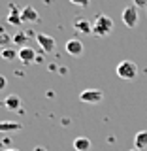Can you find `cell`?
<instances>
[{"label": "cell", "instance_id": "44dd1931", "mask_svg": "<svg viewBox=\"0 0 147 151\" xmlns=\"http://www.w3.org/2000/svg\"><path fill=\"white\" fill-rule=\"evenodd\" d=\"M49 70H51V72H57L59 68H57V64H49Z\"/></svg>", "mask_w": 147, "mask_h": 151}, {"label": "cell", "instance_id": "9a60e30c", "mask_svg": "<svg viewBox=\"0 0 147 151\" xmlns=\"http://www.w3.org/2000/svg\"><path fill=\"white\" fill-rule=\"evenodd\" d=\"M0 57H2L4 60H13V59H19V51H15L13 47H4V49L0 51Z\"/></svg>", "mask_w": 147, "mask_h": 151}, {"label": "cell", "instance_id": "9c48e42d", "mask_svg": "<svg viewBox=\"0 0 147 151\" xmlns=\"http://www.w3.org/2000/svg\"><path fill=\"white\" fill-rule=\"evenodd\" d=\"M21 19H23V23L28 21V23H38L40 21V15H38V12L32 6H25L21 9Z\"/></svg>", "mask_w": 147, "mask_h": 151}, {"label": "cell", "instance_id": "d4e9b609", "mask_svg": "<svg viewBox=\"0 0 147 151\" xmlns=\"http://www.w3.org/2000/svg\"><path fill=\"white\" fill-rule=\"evenodd\" d=\"M0 151H6V149H4V147H2V145H0Z\"/></svg>", "mask_w": 147, "mask_h": 151}, {"label": "cell", "instance_id": "6da1fadb", "mask_svg": "<svg viewBox=\"0 0 147 151\" xmlns=\"http://www.w3.org/2000/svg\"><path fill=\"white\" fill-rule=\"evenodd\" d=\"M111 32H113V19L110 15L98 13L93 23V34L98 38H104V36H110Z\"/></svg>", "mask_w": 147, "mask_h": 151}, {"label": "cell", "instance_id": "3957f363", "mask_svg": "<svg viewBox=\"0 0 147 151\" xmlns=\"http://www.w3.org/2000/svg\"><path fill=\"white\" fill-rule=\"evenodd\" d=\"M123 23H125L128 28H136L138 27V21H140V15H138V8L132 4V6H126L125 9H123Z\"/></svg>", "mask_w": 147, "mask_h": 151}, {"label": "cell", "instance_id": "603a6c76", "mask_svg": "<svg viewBox=\"0 0 147 151\" xmlns=\"http://www.w3.org/2000/svg\"><path fill=\"white\" fill-rule=\"evenodd\" d=\"M6 151H19V149H15V147H8Z\"/></svg>", "mask_w": 147, "mask_h": 151}, {"label": "cell", "instance_id": "7a4b0ae2", "mask_svg": "<svg viewBox=\"0 0 147 151\" xmlns=\"http://www.w3.org/2000/svg\"><path fill=\"white\" fill-rule=\"evenodd\" d=\"M115 74L119 76L121 79H126V81H132V79L138 76V64L134 63V60H121L119 64H117L115 68Z\"/></svg>", "mask_w": 147, "mask_h": 151}, {"label": "cell", "instance_id": "8fae6325", "mask_svg": "<svg viewBox=\"0 0 147 151\" xmlns=\"http://www.w3.org/2000/svg\"><path fill=\"white\" fill-rule=\"evenodd\" d=\"M91 140L87 138V136H77V138L74 140V149L75 151H89L91 149Z\"/></svg>", "mask_w": 147, "mask_h": 151}, {"label": "cell", "instance_id": "ba28073f", "mask_svg": "<svg viewBox=\"0 0 147 151\" xmlns=\"http://www.w3.org/2000/svg\"><path fill=\"white\" fill-rule=\"evenodd\" d=\"M74 28L77 32H81V34H93V23H89V19H85V17H77V19H74Z\"/></svg>", "mask_w": 147, "mask_h": 151}, {"label": "cell", "instance_id": "ac0fdd59", "mask_svg": "<svg viewBox=\"0 0 147 151\" xmlns=\"http://www.w3.org/2000/svg\"><path fill=\"white\" fill-rule=\"evenodd\" d=\"M6 87H8V79H6L4 74H0V91H4Z\"/></svg>", "mask_w": 147, "mask_h": 151}, {"label": "cell", "instance_id": "30bf717a", "mask_svg": "<svg viewBox=\"0 0 147 151\" xmlns=\"http://www.w3.org/2000/svg\"><path fill=\"white\" fill-rule=\"evenodd\" d=\"M19 106H21V98L17 96V94H8L6 98H4V108L9 111H15L19 110Z\"/></svg>", "mask_w": 147, "mask_h": 151}, {"label": "cell", "instance_id": "2e32d148", "mask_svg": "<svg viewBox=\"0 0 147 151\" xmlns=\"http://www.w3.org/2000/svg\"><path fill=\"white\" fill-rule=\"evenodd\" d=\"M28 36H30V32L19 30L17 34L13 36V44H15V45H21V47H25V45H27V40H28Z\"/></svg>", "mask_w": 147, "mask_h": 151}, {"label": "cell", "instance_id": "52a82bcc", "mask_svg": "<svg viewBox=\"0 0 147 151\" xmlns=\"http://www.w3.org/2000/svg\"><path fill=\"white\" fill-rule=\"evenodd\" d=\"M36 51L32 49L30 45H25L19 49V60H21L23 64H30V63H36Z\"/></svg>", "mask_w": 147, "mask_h": 151}, {"label": "cell", "instance_id": "4fadbf2b", "mask_svg": "<svg viewBox=\"0 0 147 151\" xmlns=\"http://www.w3.org/2000/svg\"><path fill=\"white\" fill-rule=\"evenodd\" d=\"M23 125L17 121H0V132H15V130H21Z\"/></svg>", "mask_w": 147, "mask_h": 151}, {"label": "cell", "instance_id": "e0dca14e", "mask_svg": "<svg viewBox=\"0 0 147 151\" xmlns=\"http://www.w3.org/2000/svg\"><path fill=\"white\" fill-rule=\"evenodd\" d=\"M68 2L74 4V6H79V8H89L91 0H68Z\"/></svg>", "mask_w": 147, "mask_h": 151}, {"label": "cell", "instance_id": "5bb4252c", "mask_svg": "<svg viewBox=\"0 0 147 151\" xmlns=\"http://www.w3.org/2000/svg\"><path fill=\"white\" fill-rule=\"evenodd\" d=\"M134 147H138L141 151L147 147V130H140L138 134L134 136Z\"/></svg>", "mask_w": 147, "mask_h": 151}, {"label": "cell", "instance_id": "7c38bea8", "mask_svg": "<svg viewBox=\"0 0 147 151\" xmlns=\"http://www.w3.org/2000/svg\"><path fill=\"white\" fill-rule=\"evenodd\" d=\"M8 23L9 25H15V27H19L23 23V19H21V12L15 8V6H9V13H8Z\"/></svg>", "mask_w": 147, "mask_h": 151}, {"label": "cell", "instance_id": "8992f818", "mask_svg": "<svg viewBox=\"0 0 147 151\" xmlns=\"http://www.w3.org/2000/svg\"><path fill=\"white\" fill-rule=\"evenodd\" d=\"M64 47H66V53L72 55V57H81V55H83V49H85L83 42L77 40V38H72V40H68Z\"/></svg>", "mask_w": 147, "mask_h": 151}, {"label": "cell", "instance_id": "cb8c5ba5", "mask_svg": "<svg viewBox=\"0 0 147 151\" xmlns=\"http://www.w3.org/2000/svg\"><path fill=\"white\" fill-rule=\"evenodd\" d=\"M130 151H141V149H138V147H132V149H130Z\"/></svg>", "mask_w": 147, "mask_h": 151}, {"label": "cell", "instance_id": "277c9868", "mask_svg": "<svg viewBox=\"0 0 147 151\" xmlns=\"http://www.w3.org/2000/svg\"><path fill=\"white\" fill-rule=\"evenodd\" d=\"M102 98H104V93L100 89H83L79 93V100L85 104H98L102 102Z\"/></svg>", "mask_w": 147, "mask_h": 151}, {"label": "cell", "instance_id": "d6986e66", "mask_svg": "<svg viewBox=\"0 0 147 151\" xmlns=\"http://www.w3.org/2000/svg\"><path fill=\"white\" fill-rule=\"evenodd\" d=\"M136 8H147V0H134Z\"/></svg>", "mask_w": 147, "mask_h": 151}, {"label": "cell", "instance_id": "5b68a950", "mask_svg": "<svg viewBox=\"0 0 147 151\" xmlns=\"http://www.w3.org/2000/svg\"><path fill=\"white\" fill-rule=\"evenodd\" d=\"M36 42H38V45H40V49L44 51V53H53V51H55L57 42H55L53 36L40 32V34H36Z\"/></svg>", "mask_w": 147, "mask_h": 151}, {"label": "cell", "instance_id": "7402d4cb", "mask_svg": "<svg viewBox=\"0 0 147 151\" xmlns=\"http://www.w3.org/2000/svg\"><path fill=\"white\" fill-rule=\"evenodd\" d=\"M34 151H45V147H40V145H38V147H34Z\"/></svg>", "mask_w": 147, "mask_h": 151}, {"label": "cell", "instance_id": "ffe728a7", "mask_svg": "<svg viewBox=\"0 0 147 151\" xmlns=\"http://www.w3.org/2000/svg\"><path fill=\"white\" fill-rule=\"evenodd\" d=\"M59 72L62 74V76H66V74H68V68H66V66H60V68H59Z\"/></svg>", "mask_w": 147, "mask_h": 151}]
</instances>
